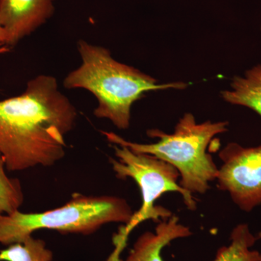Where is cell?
Here are the masks:
<instances>
[{
    "mask_svg": "<svg viewBox=\"0 0 261 261\" xmlns=\"http://www.w3.org/2000/svg\"><path fill=\"white\" fill-rule=\"evenodd\" d=\"M56 0H0V23L13 47L51 18Z\"/></svg>",
    "mask_w": 261,
    "mask_h": 261,
    "instance_id": "7",
    "label": "cell"
},
{
    "mask_svg": "<svg viewBox=\"0 0 261 261\" xmlns=\"http://www.w3.org/2000/svg\"><path fill=\"white\" fill-rule=\"evenodd\" d=\"M133 211L125 199L115 196H87L74 193L65 205L43 213L0 216V244L22 243L39 229L62 233L92 234L104 225L129 221Z\"/></svg>",
    "mask_w": 261,
    "mask_h": 261,
    "instance_id": "4",
    "label": "cell"
},
{
    "mask_svg": "<svg viewBox=\"0 0 261 261\" xmlns=\"http://www.w3.org/2000/svg\"><path fill=\"white\" fill-rule=\"evenodd\" d=\"M219 155L223 163L216 178L219 190L245 212L261 205V143L245 147L231 142Z\"/></svg>",
    "mask_w": 261,
    "mask_h": 261,
    "instance_id": "6",
    "label": "cell"
},
{
    "mask_svg": "<svg viewBox=\"0 0 261 261\" xmlns=\"http://www.w3.org/2000/svg\"><path fill=\"white\" fill-rule=\"evenodd\" d=\"M260 261H261V255H260Z\"/></svg>",
    "mask_w": 261,
    "mask_h": 261,
    "instance_id": "15",
    "label": "cell"
},
{
    "mask_svg": "<svg viewBox=\"0 0 261 261\" xmlns=\"http://www.w3.org/2000/svg\"><path fill=\"white\" fill-rule=\"evenodd\" d=\"M113 148L117 159L110 158L109 161L116 177L133 179L140 188L142 199L140 210L133 214L129 221L113 235L116 247L107 261H121L120 255L126 247L128 236L138 225L147 220L159 222L172 216L171 211L154 205L161 195L166 192L181 194L190 211L196 210L197 202L192 194L178 184L179 173L172 165L150 154L135 153L124 146L113 145Z\"/></svg>",
    "mask_w": 261,
    "mask_h": 261,
    "instance_id": "5",
    "label": "cell"
},
{
    "mask_svg": "<svg viewBox=\"0 0 261 261\" xmlns=\"http://www.w3.org/2000/svg\"><path fill=\"white\" fill-rule=\"evenodd\" d=\"M6 166L0 152V216L13 214L23 205L24 195L18 178H10L5 172Z\"/></svg>",
    "mask_w": 261,
    "mask_h": 261,
    "instance_id": "12",
    "label": "cell"
},
{
    "mask_svg": "<svg viewBox=\"0 0 261 261\" xmlns=\"http://www.w3.org/2000/svg\"><path fill=\"white\" fill-rule=\"evenodd\" d=\"M77 118L76 108L53 75H37L23 94L0 101V152L6 169L47 167L61 161L65 136Z\"/></svg>",
    "mask_w": 261,
    "mask_h": 261,
    "instance_id": "1",
    "label": "cell"
},
{
    "mask_svg": "<svg viewBox=\"0 0 261 261\" xmlns=\"http://www.w3.org/2000/svg\"><path fill=\"white\" fill-rule=\"evenodd\" d=\"M226 102L250 108L261 117V65L246 70L243 76L233 77L230 89L221 92Z\"/></svg>",
    "mask_w": 261,
    "mask_h": 261,
    "instance_id": "9",
    "label": "cell"
},
{
    "mask_svg": "<svg viewBox=\"0 0 261 261\" xmlns=\"http://www.w3.org/2000/svg\"><path fill=\"white\" fill-rule=\"evenodd\" d=\"M227 121L197 123L192 113L184 115L171 135L159 129L147 130L149 137L159 138L152 144L127 141L113 132H102L113 145L124 146L135 153L150 154L172 165L179 173L180 186L190 193L205 194L209 183L217 178L219 168L207 153L211 140L228 130Z\"/></svg>",
    "mask_w": 261,
    "mask_h": 261,
    "instance_id": "3",
    "label": "cell"
},
{
    "mask_svg": "<svg viewBox=\"0 0 261 261\" xmlns=\"http://www.w3.org/2000/svg\"><path fill=\"white\" fill-rule=\"evenodd\" d=\"M231 246L220 250L216 261H260V254L249 250L256 239L250 232L247 225L237 226L231 233Z\"/></svg>",
    "mask_w": 261,
    "mask_h": 261,
    "instance_id": "11",
    "label": "cell"
},
{
    "mask_svg": "<svg viewBox=\"0 0 261 261\" xmlns=\"http://www.w3.org/2000/svg\"><path fill=\"white\" fill-rule=\"evenodd\" d=\"M7 34L1 23H0V47L7 46Z\"/></svg>",
    "mask_w": 261,
    "mask_h": 261,
    "instance_id": "13",
    "label": "cell"
},
{
    "mask_svg": "<svg viewBox=\"0 0 261 261\" xmlns=\"http://www.w3.org/2000/svg\"><path fill=\"white\" fill-rule=\"evenodd\" d=\"M10 51V47L8 46H3L0 47V54H4V53H8Z\"/></svg>",
    "mask_w": 261,
    "mask_h": 261,
    "instance_id": "14",
    "label": "cell"
},
{
    "mask_svg": "<svg viewBox=\"0 0 261 261\" xmlns=\"http://www.w3.org/2000/svg\"><path fill=\"white\" fill-rule=\"evenodd\" d=\"M82 64L63 81L68 89H84L97 100L94 115L109 120L118 129L130 126V108L146 92L159 89L186 88L183 82L159 84L140 70L116 61L111 51L80 39L77 43Z\"/></svg>",
    "mask_w": 261,
    "mask_h": 261,
    "instance_id": "2",
    "label": "cell"
},
{
    "mask_svg": "<svg viewBox=\"0 0 261 261\" xmlns=\"http://www.w3.org/2000/svg\"><path fill=\"white\" fill-rule=\"evenodd\" d=\"M53 252L45 242L33 238H25L22 243L13 244L0 251V261H51Z\"/></svg>",
    "mask_w": 261,
    "mask_h": 261,
    "instance_id": "10",
    "label": "cell"
},
{
    "mask_svg": "<svg viewBox=\"0 0 261 261\" xmlns=\"http://www.w3.org/2000/svg\"><path fill=\"white\" fill-rule=\"evenodd\" d=\"M188 226L180 224L176 215L159 221L154 232L146 231L137 239L125 261H163L161 252L173 240L191 236Z\"/></svg>",
    "mask_w": 261,
    "mask_h": 261,
    "instance_id": "8",
    "label": "cell"
}]
</instances>
